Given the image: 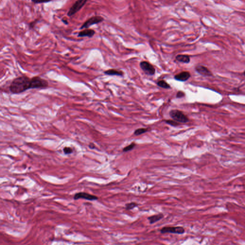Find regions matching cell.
I'll list each match as a JSON object with an SVG mask.
<instances>
[{
  "label": "cell",
  "mask_w": 245,
  "mask_h": 245,
  "mask_svg": "<svg viewBox=\"0 0 245 245\" xmlns=\"http://www.w3.org/2000/svg\"><path fill=\"white\" fill-rule=\"evenodd\" d=\"M73 199L75 200H79L80 199H84L89 201H96L98 199V197L92 194H89L86 192H80L76 193L73 197Z\"/></svg>",
  "instance_id": "ba28073f"
},
{
  "label": "cell",
  "mask_w": 245,
  "mask_h": 245,
  "mask_svg": "<svg viewBox=\"0 0 245 245\" xmlns=\"http://www.w3.org/2000/svg\"><path fill=\"white\" fill-rule=\"evenodd\" d=\"M139 65L140 68H141L142 70L144 72V73L147 75L153 76L155 74L156 72L155 68L149 62L145 61H141L140 62Z\"/></svg>",
  "instance_id": "8992f818"
},
{
  "label": "cell",
  "mask_w": 245,
  "mask_h": 245,
  "mask_svg": "<svg viewBox=\"0 0 245 245\" xmlns=\"http://www.w3.org/2000/svg\"><path fill=\"white\" fill-rule=\"evenodd\" d=\"M63 151L65 154H70L73 152V149L70 147H65L63 148Z\"/></svg>",
  "instance_id": "44dd1931"
},
{
  "label": "cell",
  "mask_w": 245,
  "mask_h": 245,
  "mask_svg": "<svg viewBox=\"0 0 245 245\" xmlns=\"http://www.w3.org/2000/svg\"><path fill=\"white\" fill-rule=\"evenodd\" d=\"M175 59L178 62L186 64L189 63L191 61L190 56L187 55H178L176 57Z\"/></svg>",
  "instance_id": "5bb4252c"
},
{
  "label": "cell",
  "mask_w": 245,
  "mask_h": 245,
  "mask_svg": "<svg viewBox=\"0 0 245 245\" xmlns=\"http://www.w3.org/2000/svg\"><path fill=\"white\" fill-rule=\"evenodd\" d=\"M148 131V128H140L138 129H136L134 131V135L136 136H139V135H142V134L146 133Z\"/></svg>",
  "instance_id": "2e32d148"
},
{
  "label": "cell",
  "mask_w": 245,
  "mask_h": 245,
  "mask_svg": "<svg viewBox=\"0 0 245 245\" xmlns=\"http://www.w3.org/2000/svg\"><path fill=\"white\" fill-rule=\"evenodd\" d=\"M169 115L172 119L177 122L186 123L189 121L188 116L185 115L182 111L179 110H171L170 112Z\"/></svg>",
  "instance_id": "7a4b0ae2"
},
{
  "label": "cell",
  "mask_w": 245,
  "mask_h": 245,
  "mask_svg": "<svg viewBox=\"0 0 245 245\" xmlns=\"http://www.w3.org/2000/svg\"><path fill=\"white\" fill-rule=\"evenodd\" d=\"M52 0H31L32 2L35 4H40V3H47L51 2Z\"/></svg>",
  "instance_id": "ffe728a7"
},
{
  "label": "cell",
  "mask_w": 245,
  "mask_h": 245,
  "mask_svg": "<svg viewBox=\"0 0 245 245\" xmlns=\"http://www.w3.org/2000/svg\"><path fill=\"white\" fill-rule=\"evenodd\" d=\"M161 234L172 233L182 235L185 232V230L182 226H165L160 229Z\"/></svg>",
  "instance_id": "277c9868"
},
{
  "label": "cell",
  "mask_w": 245,
  "mask_h": 245,
  "mask_svg": "<svg viewBox=\"0 0 245 245\" xmlns=\"http://www.w3.org/2000/svg\"><path fill=\"white\" fill-rule=\"evenodd\" d=\"M87 2V0H77L70 8L69 11L68 13V16H73L78 12L85 5Z\"/></svg>",
  "instance_id": "5b68a950"
},
{
  "label": "cell",
  "mask_w": 245,
  "mask_h": 245,
  "mask_svg": "<svg viewBox=\"0 0 245 245\" xmlns=\"http://www.w3.org/2000/svg\"><path fill=\"white\" fill-rule=\"evenodd\" d=\"M164 215L163 213H159V214L152 215L148 218V219L149 220L150 224H153L156 222L159 221L160 220L163 218Z\"/></svg>",
  "instance_id": "4fadbf2b"
},
{
  "label": "cell",
  "mask_w": 245,
  "mask_h": 245,
  "mask_svg": "<svg viewBox=\"0 0 245 245\" xmlns=\"http://www.w3.org/2000/svg\"><path fill=\"white\" fill-rule=\"evenodd\" d=\"M104 73L110 76H123L124 75V72L122 71L116 69H109L104 71Z\"/></svg>",
  "instance_id": "8fae6325"
},
{
  "label": "cell",
  "mask_w": 245,
  "mask_h": 245,
  "mask_svg": "<svg viewBox=\"0 0 245 245\" xmlns=\"http://www.w3.org/2000/svg\"><path fill=\"white\" fill-rule=\"evenodd\" d=\"M165 122L166 124L172 126H174V127L180 125V123H179V122H177L175 121L174 120H167L165 121Z\"/></svg>",
  "instance_id": "d6986e66"
},
{
  "label": "cell",
  "mask_w": 245,
  "mask_h": 245,
  "mask_svg": "<svg viewBox=\"0 0 245 245\" xmlns=\"http://www.w3.org/2000/svg\"><path fill=\"white\" fill-rule=\"evenodd\" d=\"M138 206V204L135 202H131L127 203L126 204V209L127 210H130Z\"/></svg>",
  "instance_id": "ac0fdd59"
},
{
  "label": "cell",
  "mask_w": 245,
  "mask_h": 245,
  "mask_svg": "<svg viewBox=\"0 0 245 245\" xmlns=\"http://www.w3.org/2000/svg\"><path fill=\"white\" fill-rule=\"evenodd\" d=\"M29 89H32L31 78L25 75L14 78L9 86L13 94H20Z\"/></svg>",
  "instance_id": "6da1fadb"
},
{
  "label": "cell",
  "mask_w": 245,
  "mask_h": 245,
  "mask_svg": "<svg viewBox=\"0 0 245 245\" xmlns=\"http://www.w3.org/2000/svg\"><path fill=\"white\" fill-rule=\"evenodd\" d=\"M157 84L158 86H159L160 87L163 88L165 89H170L171 88L170 85L168 84L167 82L164 81V80L159 81L157 83Z\"/></svg>",
  "instance_id": "9a60e30c"
},
{
  "label": "cell",
  "mask_w": 245,
  "mask_h": 245,
  "mask_svg": "<svg viewBox=\"0 0 245 245\" xmlns=\"http://www.w3.org/2000/svg\"><path fill=\"white\" fill-rule=\"evenodd\" d=\"M136 146V144L135 143H132L130 145L125 147V148H123V149H122V151H123V152H128V151H131V150L134 149Z\"/></svg>",
  "instance_id": "e0dca14e"
},
{
  "label": "cell",
  "mask_w": 245,
  "mask_h": 245,
  "mask_svg": "<svg viewBox=\"0 0 245 245\" xmlns=\"http://www.w3.org/2000/svg\"><path fill=\"white\" fill-rule=\"evenodd\" d=\"M104 21V18L100 16H95L90 18L87 21L84 23V24L81 27V29L88 28L93 24H97L102 22Z\"/></svg>",
  "instance_id": "52a82bcc"
},
{
  "label": "cell",
  "mask_w": 245,
  "mask_h": 245,
  "mask_svg": "<svg viewBox=\"0 0 245 245\" xmlns=\"http://www.w3.org/2000/svg\"><path fill=\"white\" fill-rule=\"evenodd\" d=\"M191 75L188 71H182L174 77L175 80L180 82H186L191 78Z\"/></svg>",
  "instance_id": "30bf717a"
},
{
  "label": "cell",
  "mask_w": 245,
  "mask_h": 245,
  "mask_svg": "<svg viewBox=\"0 0 245 245\" xmlns=\"http://www.w3.org/2000/svg\"><path fill=\"white\" fill-rule=\"evenodd\" d=\"M90 148H91V149H94L95 148V145H94V144L93 143H90V144L89 146Z\"/></svg>",
  "instance_id": "cb8c5ba5"
},
{
  "label": "cell",
  "mask_w": 245,
  "mask_h": 245,
  "mask_svg": "<svg viewBox=\"0 0 245 245\" xmlns=\"http://www.w3.org/2000/svg\"><path fill=\"white\" fill-rule=\"evenodd\" d=\"M32 89H45L48 87L49 82L46 80L39 76H35L31 78Z\"/></svg>",
  "instance_id": "3957f363"
},
{
  "label": "cell",
  "mask_w": 245,
  "mask_h": 245,
  "mask_svg": "<svg viewBox=\"0 0 245 245\" xmlns=\"http://www.w3.org/2000/svg\"><path fill=\"white\" fill-rule=\"evenodd\" d=\"M185 94L184 92H182V91H179L176 94V98H181L182 97H185Z\"/></svg>",
  "instance_id": "7402d4cb"
},
{
  "label": "cell",
  "mask_w": 245,
  "mask_h": 245,
  "mask_svg": "<svg viewBox=\"0 0 245 245\" xmlns=\"http://www.w3.org/2000/svg\"><path fill=\"white\" fill-rule=\"evenodd\" d=\"M37 21H38V20H35V21H33V22H32L29 24V28H30V29L33 28L34 27L35 24H37Z\"/></svg>",
  "instance_id": "603a6c76"
},
{
  "label": "cell",
  "mask_w": 245,
  "mask_h": 245,
  "mask_svg": "<svg viewBox=\"0 0 245 245\" xmlns=\"http://www.w3.org/2000/svg\"><path fill=\"white\" fill-rule=\"evenodd\" d=\"M195 70L198 74L205 77H210L213 74L207 68L201 65H198L195 67Z\"/></svg>",
  "instance_id": "9c48e42d"
},
{
  "label": "cell",
  "mask_w": 245,
  "mask_h": 245,
  "mask_svg": "<svg viewBox=\"0 0 245 245\" xmlns=\"http://www.w3.org/2000/svg\"><path fill=\"white\" fill-rule=\"evenodd\" d=\"M95 33V31L93 29H85L79 33L78 37L92 38L94 35Z\"/></svg>",
  "instance_id": "7c38bea8"
}]
</instances>
